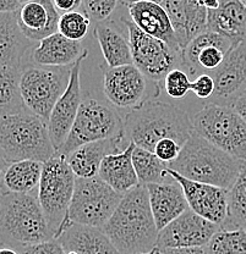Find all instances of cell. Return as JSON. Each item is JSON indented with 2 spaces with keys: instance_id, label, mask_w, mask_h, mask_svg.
<instances>
[{
  "instance_id": "obj_1",
  "label": "cell",
  "mask_w": 246,
  "mask_h": 254,
  "mask_svg": "<svg viewBox=\"0 0 246 254\" xmlns=\"http://www.w3.org/2000/svg\"><path fill=\"white\" fill-rule=\"evenodd\" d=\"M102 230L121 254L147 253L155 250L160 230L151 210L147 187L140 184L125 193Z\"/></svg>"
},
{
  "instance_id": "obj_2",
  "label": "cell",
  "mask_w": 246,
  "mask_h": 254,
  "mask_svg": "<svg viewBox=\"0 0 246 254\" xmlns=\"http://www.w3.org/2000/svg\"><path fill=\"white\" fill-rule=\"evenodd\" d=\"M124 127L129 142L152 153L164 138L175 139L182 147L194 133L192 121L185 111L160 100H146L129 111Z\"/></svg>"
},
{
  "instance_id": "obj_3",
  "label": "cell",
  "mask_w": 246,
  "mask_h": 254,
  "mask_svg": "<svg viewBox=\"0 0 246 254\" xmlns=\"http://www.w3.org/2000/svg\"><path fill=\"white\" fill-rule=\"evenodd\" d=\"M244 164L245 161L227 154L194 131L182 145L179 157L168 166L192 181L229 190Z\"/></svg>"
},
{
  "instance_id": "obj_4",
  "label": "cell",
  "mask_w": 246,
  "mask_h": 254,
  "mask_svg": "<svg viewBox=\"0 0 246 254\" xmlns=\"http://www.w3.org/2000/svg\"><path fill=\"white\" fill-rule=\"evenodd\" d=\"M0 152L9 164L20 160L46 163L57 155L48 123L27 109L0 116Z\"/></svg>"
},
{
  "instance_id": "obj_5",
  "label": "cell",
  "mask_w": 246,
  "mask_h": 254,
  "mask_svg": "<svg viewBox=\"0 0 246 254\" xmlns=\"http://www.w3.org/2000/svg\"><path fill=\"white\" fill-rule=\"evenodd\" d=\"M55 240L37 195L2 193L0 205V245L21 248Z\"/></svg>"
},
{
  "instance_id": "obj_6",
  "label": "cell",
  "mask_w": 246,
  "mask_h": 254,
  "mask_svg": "<svg viewBox=\"0 0 246 254\" xmlns=\"http://www.w3.org/2000/svg\"><path fill=\"white\" fill-rule=\"evenodd\" d=\"M76 176L62 155H55L43 165L37 197L42 210L58 238L71 225L68 213L75 190Z\"/></svg>"
},
{
  "instance_id": "obj_7",
  "label": "cell",
  "mask_w": 246,
  "mask_h": 254,
  "mask_svg": "<svg viewBox=\"0 0 246 254\" xmlns=\"http://www.w3.org/2000/svg\"><path fill=\"white\" fill-rule=\"evenodd\" d=\"M191 121L194 131L201 137L246 163V121L234 108L207 103Z\"/></svg>"
},
{
  "instance_id": "obj_8",
  "label": "cell",
  "mask_w": 246,
  "mask_h": 254,
  "mask_svg": "<svg viewBox=\"0 0 246 254\" xmlns=\"http://www.w3.org/2000/svg\"><path fill=\"white\" fill-rule=\"evenodd\" d=\"M125 136L124 120L114 108L94 99L82 100L78 118L57 155L68 157L81 145Z\"/></svg>"
},
{
  "instance_id": "obj_9",
  "label": "cell",
  "mask_w": 246,
  "mask_h": 254,
  "mask_svg": "<svg viewBox=\"0 0 246 254\" xmlns=\"http://www.w3.org/2000/svg\"><path fill=\"white\" fill-rule=\"evenodd\" d=\"M71 68L73 66L50 67L34 63L23 65L20 92L26 109L48 123L53 108L68 88Z\"/></svg>"
},
{
  "instance_id": "obj_10",
  "label": "cell",
  "mask_w": 246,
  "mask_h": 254,
  "mask_svg": "<svg viewBox=\"0 0 246 254\" xmlns=\"http://www.w3.org/2000/svg\"><path fill=\"white\" fill-rule=\"evenodd\" d=\"M123 195L99 176L78 179L68 213L71 224L103 229L120 204Z\"/></svg>"
},
{
  "instance_id": "obj_11",
  "label": "cell",
  "mask_w": 246,
  "mask_h": 254,
  "mask_svg": "<svg viewBox=\"0 0 246 254\" xmlns=\"http://www.w3.org/2000/svg\"><path fill=\"white\" fill-rule=\"evenodd\" d=\"M128 28L132 64L152 81L161 82L171 70L181 66V53L171 49L161 39L155 38L140 30L131 21L124 18Z\"/></svg>"
},
{
  "instance_id": "obj_12",
  "label": "cell",
  "mask_w": 246,
  "mask_h": 254,
  "mask_svg": "<svg viewBox=\"0 0 246 254\" xmlns=\"http://www.w3.org/2000/svg\"><path fill=\"white\" fill-rule=\"evenodd\" d=\"M148 91V78L134 64L108 67L103 73V92L115 108L135 109L146 102Z\"/></svg>"
},
{
  "instance_id": "obj_13",
  "label": "cell",
  "mask_w": 246,
  "mask_h": 254,
  "mask_svg": "<svg viewBox=\"0 0 246 254\" xmlns=\"http://www.w3.org/2000/svg\"><path fill=\"white\" fill-rule=\"evenodd\" d=\"M219 230V225L208 221L189 208L179 218L161 230L158 234L157 247L160 250L205 248Z\"/></svg>"
},
{
  "instance_id": "obj_14",
  "label": "cell",
  "mask_w": 246,
  "mask_h": 254,
  "mask_svg": "<svg viewBox=\"0 0 246 254\" xmlns=\"http://www.w3.org/2000/svg\"><path fill=\"white\" fill-rule=\"evenodd\" d=\"M208 73L214 81V93L208 103L233 107L246 93V42L233 47L223 63Z\"/></svg>"
},
{
  "instance_id": "obj_15",
  "label": "cell",
  "mask_w": 246,
  "mask_h": 254,
  "mask_svg": "<svg viewBox=\"0 0 246 254\" xmlns=\"http://www.w3.org/2000/svg\"><path fill=\"white\" fill-rule=\"evenodd\" d=\"M87 55H88V52L84 50L80 59L73 65L68 88H66L64 94L58 99L57 104L54 105L49 116V136L57 152L65 143L71 128H73L74 123L78 118L79 110H80L82 103L80 70L81 64L86 59Z\"/></svg>"
},
{
  "instance_id": "obj_16",
  "label": "cell",
  "mask_w": 246,
  "mask_h": 254,
  "mask_svg": "<svg viewBox=\"0 0 246 254\" xmlns=\"http://www.w3.org/2000/svg\"><path fill=\"white\" fill-rule=\"evenodd\" d=\"M234 46L235 44L227 37L206 30L182 49V70L190 77L201 71H206V73L211 72L223 63L227 53Z\"/></svg>"
},
{
  "instance_id": "obj_17",
  "label": "cell",
  "mask_w": 246,
  "mask_h": 254,
  "mask_svg": "<svg viewBox=\"0 0 246 254\" xmlns=\"http://www.w3.org/2000/svg\"><path fill=\"white\" fill-rule=\"evenodd\" d=\"M166 173L180 185L189 208L192 211L208 221L222 226L228 210V190L192 181L171 170L169 166Z\"/></svg>"
},
{
  "instance_id": "obj_18",
  "label": "cell",
  "mask_w": 246,
  "mask_h": 254,
  "mask_svg": "<svg viewBox=\"0 0 246 254\" xmlns=\"http://www.w3.org/2000/svg\"><path fill=\"white\" fill-rule=\"evenodd\" d=\"M162 6L170 18L181 52L195 37L207 30L208 10L197 0H164Z\"/></svg>"
},
{
  "instance_id": "obj_19",
  "label": "cell",
  "mask_w": 246,
  "mask_h": 254,
  "mask_svg": "<svg viewBox=\"0 0 246 254\" xmlns=\"http://www.w3.org/2000/svg\"><path fill=\"white\" fill-rule=\"evenodd\" d=\"M16 16L18 27L26 38L39 43L57 33L62 15L53 0H30L21 4Z\"/></svg>"
},
{
  "instance_id": "obj_20",
  "label": "cell",
  "mask_w": 246,
  "mask_h": 254,
  "mask_svg": "<svg viewBox=\"0 0 246 254\" xmlns=\"http://www.w3.org/2000/svg\"><path fill=\"white\" fill-rule=\"evenodd\" d=\"M146 187L151 210L160 231L189 209L184 190L175 180L164 184H151Z\"/></svg>"
},
{
  "instance_id": "obj_21",
  "label": "cell",
  "mask_w": 246,
  "mask_h": 254,
  "mask_svg": "<svg viewBox=\"0 0 246 254\" xmlns=\"http://www.w3.org/2000/svg\"><path fill=\"white\" fill-rule=\"evenodd\" d=\"M128 9L131 21L140 30L163 41L175 52L181 53L170 18L162 5L142 1L130 5Z\"/></svg>"
},
{
  "instance_id": "obj_22",
  "label": "cell",
  "mask_w": 246,
  "mask_h": 254,
  "mask_svg": "<svg viewBox=\"0 0 246 254\" xmlns=\"http://www.w3.org/2000/svg\"><path fill=\"white\" fill-rule=\"evenodd\" d=\"M65 254H121L102 229L71 224L55 238Z\"/></svg>"
},
{
  "instance_id": "obj_23",
  "label": "cell",
  "mask_w": 246,
  "mask_h": 254,
  "mask_svg": "<svg viewBox=\"0 0 246 254\" xmlns=\"http://www.w3.org/2000/svg\"><path fill=\"white\" fill-rule=\"evenodd\" d=\"M207 30L237 44L246 42V0H219L216 10H208Z\"/></svg>"
},
{
  "instance_id": "obj_24",
  "label": "cell",
  "mask_w": 246,
  "mask_h": 254,
  "mask_svg": "<svg viewBox=\"0 0 246 254\" xmlns=\"http://www.w3.org/2000/svg\"><path fill=\"white\" fill-rule=\"evenodd\" d=\"M125 137L104 139L81 145L66 157L69 166L78 179H92L98 176L102 161L107 155L121 152Z\"/></svg>"
},
{
  "instance_id": "obj_25",
  "label": "cell",
  "mask_w": 246,
  "mask_h": 254,
  "mask_svg": "<svg viewBox=\"0 0 246 254\" xmlns=\"http://www.w3.org/2000/svg\"><path fill=\"white\" fill-rule=\"evenodd\" d=\"M135 143L129 142L125 149L107 155L102 161L98 176L120 194L139 186L140 181L132 164Z\"/></svg>"
},
{
  "instance_id": "obj_26",
  "label": "cell",
  "mask_w": 246,
  "mask_h": 254,
  "mask_svg": "<svg viewBox=\"0 0 246 254\" xmlns=\"http://www.w3.org/2000/svg\"><path fill=\"white\" fill-rule=\"evenodd\" d=\"M80 42L70 41L59 32L41 41L33 48L32 62L41 66L64 67L73 66L83 54Z\"/></svg>"
},
{
  "instance_id": "obj_27",
  "label": "cell",
  "mask_w": 246,
  "mask_h": 254,
  "mask_svg": "<svg viewBox=\"0 0 246 254\" xmlns=\"http://www.w3.org/2000/svg\"><path fill=\"white\" fill-rule=\"evenodd\" d=\"M33 43L18 27L16 11L0 14V66L22 67L23 58L34 48Z\"/></svg>"
},
{
  "instance_id": "obj_28",
  "label": "cell",
  "mask_w": 246,
  "mask_h": 254,
  "mask_svg": "<svg viewBox=\"0 0 246 254\" xmlns=\"http://www.w3.org/2000/svg\"><path fill=\"white\" fill-rule=\"evenodd\" d=\"M44 163L37 160H20L10 163L0 181L2 193H33L38 190Z\"/></svg>"
},
{
  "instance_id": "obj_29",
  "label": "cell",
  "mask_w": 246,
  "mask_h": 254,
  "mask_svg": "<svg viewBox=\"0 0 246 254\" xmlns=\"http://www.w3.org/2000/svg\"><path fill=\"white\" fill-rule=\"evenodd\" d=\"M94 36L98 42L103 58L108 67H119L124 65H131L132 55L129 38L126 39L120 31L113 27L110 23H96Z\"/></svg>"
},
{
  "instance_id": "obj_30",
  "label": "cell",
  "mask_w": 246,
  "mask_h": 254,
  "mask_svg": "<svg viewBox=\"0 0 246 254\" xmlns=\"http://www.w3.org/2000/svg\"><path fill=\"white\" fill-rule=\"evenodd\" d=\"M132 164L141 185L164 184L174 181L173 177L166 173L168 164L161 160L155 153L135 145L132 152Z\"/></svg>"
},
{
  "instance_id": "obj_31",
  "label": "cell",
  "mask_w": 246,
  "mask_h": 254,
  "mask_svg": "<svg viewBox=\"0 0 246 254\" xmlns=\"http://www.w3.org/2000/svg\"><path fill=\"white\" fill-rule=\"evenodd\" d=\"M221 230L246 231V163L243 165L237 181L228 190V210Z\"/></svg>"
},
{
  "instance_id": "obj_32",
  "label": "cell",
  "mask_w": 246,
  "mask_h": 254,
  "mask_svg": "<svg viewBox=\"0 0 246 254\" xmlns=\"http://www.w3.org/2000/svg\"><path fill=\"white\" fill-rule=\"evenodd\" d=\"M21 68L0 66V116L26 109L20 92Z\"/></svg>"
},
{
  "instance_id": "obj_33",
  "label": "cell",
  "mask_w": 246,
  "mask_h": 254,
  "mask_svg": "<svg viewBox=\"0 0 246 254\" xmlns=\"http://www.w3.org/2000/svg\"><path fill=\"white\" fill-rule=\"evenodd\" d=\"M203 250L206 254H246V231L219 230Z\"/></svg>"
},
{
  "instance_id": "obj_34",
  "label": "cell",
  "mask_w": 246,
  "mask_h": 254,
  "mask_svg": "<svg viewBox=\"0 0 246 254\" xmlns=\"http://www.w3.org/2000/svg\"><path fill=\"white\" fill-rule=\"evenodd\" d=\"M92 21L84 12L71 11L60 16L58 32L70 41L81 42L86 37Z\"/></svg>"
},
{
  "instance_id": "obj_35",
  "label": "cell",
  "mask_w": 246,
  "mask_h": 254,
  "mask_svg": "<svg viewBox=\"0 0 246 254\" xmlns=\"http://www.w3.org/2000/svg\"><path fill=\"white\" fill-rule=\"evenodd\" d=\"M165 93L173 99H182L191 92L190 76L180 67L171 70L163 79Z\"/></svg>"
},
{
  "instance_id": "obj_36",
  "label": "cell",
  "mask_w": 246,
  "mask_h": 254,
  "mask_svg": "<svg viewBox=\"0 0 246 254\" xmlns=\"http://www.w3.org/2000/svg\"><path fill=\"white\" fill-rule=\"evenodd\" d=\"M118 1L119 0H83L82 6L89 20L99 23L112 16Z\"/></svg>"
},
{
  "instance_id": "obj_37",
  "label": "cell",
  "mask_w": 246,
  "mask_h": 254,
  "mask_svg": "<svg viewBox=\"0 0 246 254\" xmlns=\"http://www.w3.org/2000/svg\"><path fill=\"white\" fill-rule=\"evenodd\" d=\"M181 148V145L175 139L164 138L157 143L153 153L164 163L170 164L171 161H174L179 157Z\"/></svg>"
},
{
  "instance_id": "obj_38",
  "label": "cell",
  "mask_w": 246,
  "mask_h": 254,
  "mask_svg": "<svg viewBox=\"0 0 246 254\" xmlns=\"http://www.w3.org/2000/svg\"><path fill=\"white\" fill-rule=\"evenodd\" d=\"M191 92L200 99L210 100L214 93V81L210 73H200L191 81Z\"/></svg>"
},
{
  "instance_id": "obj_39",
  "label": "cell",
  "mask_w": 246,
  "mask_h": 254,
  "mask_svg": "<svg viewBox=\"0 0 246 254\" xmlns=\"http://www.w3.org/2000/svg\"><path fill=\"white\" fill-rule=\"evenodd\" d=\"M18 252L20 254H65L64 248L58 242V240L23 246V247L18 248Z\"/></svg>"
},
{
  "instance_id": "obj_40",
  "label": "cell",
  "mask_w": 246,
  "mask_h": 254,
  "mask_svg": "<svg viewBox=\"0 0 246 254\" xmlns=\"http://www.w3.org/2000/svg\"><path fill=\"white\" fill-rule=\"evenodd\" d=\"M55 7L60 15L66 14V12L78 11L83 5V0H53Z\"/></svg>"
},
{
  "instance_id": "obj_41",
  "label": "cell",
  "mask_w": 246,
  "mask_h": 254,
  "mask_svg": "<svg viewBox=\"0 0 246 254\" xmlns=\"http://www.w3.org/2000/svg\"><path fill=\"white\" fill-rule=\"evenodd\" d=\"M162 254H206L203 248H164Z\"/></svg>"
},
{
  "instance_id": "obj_42",
  "label": "cell",
  "mask_w": 246,
  "mask_h": 254,
  "mask_svg": "<svg viewBox=\"0 0 246 254\" xmlns=\"http://www.w3.org/2000/svg\"><path fill=\"white\" fill-rule=\"evenodd\" d=\"M20 0H0V14L1 12H15L20 9Z\"/></svg>"
},
{
  "instance_id": "obj_43",
  "label": "cell",
  "mask_w": 246,
  "mask_h": 254,
  "mask_svg": "<svg viewBox=\"0 0 246 254\" xmlns=\"http://www.w3.org/2000/svg\"><path fill=\"white\" fill-rule=\"evenodd\" d=\"M232 108H234V110L246 121V93L240 97Z\"/></svg>"
},
{
  "instance_id": "obj_44",
  "label": "cell",
  "mask_w": 246,
  "mask_h": 254,
  "mask_svg": "<svg viewBox=\"0 0 246 254\" xmlns=\"http://www.w3.org/2000/svg\"><path fill=\"white\" fill-rule=\"evenodd\" d=\"M207 10H216L219 6V0H197Z\"/></svg>"
},
{
  "instance_id": "obj_45",
  "label": "cell",
  "mask_w": 246,
  "mask_h": 254,
  "mask_svg": "<svg viewBox=\"0 0 246 254\" xmlns=\"http://www.w3.org/2000/svg\"><path fill=\"white\" fill-rule=\"evenodd\" d=\"M121 4L126 5V6H130L132 4H136V2H142V1H150V2H156V4H163L164 0H119Z\"/></svg>"
},
{
  "instance_id": "obj_46",
  "label": "cell",
  "mask_w": 246,
  "mask_h": 254,
  "mask_svg": "<svg viewBox=\"0 0 246 254\" xmlns=\"http://www.w3.org/2000/svg\"><path fill=\"white\" fill-rule=\"evenodd\" d=\"M7 165H9V163H7L6 159L4 158V155L1 154V152H0V181H1V176L2 174H4L5 169L7 168Z\"/></svg>"
},
{
  "instance_id": "obj_47",
  "label": "cell",
  "mask_w": 246,
  "mask_h": 254,
  "mask_svg": "<svg viewBox=\"0 0 246 254\" xmlns=\"http://www.w3.org/2000/svg\"><path fill=\"white\" fill-rule=\"evenodd\" d=\"M0 254H20V252L11 247H1L0 248Z\"/></svg>"
},
{
  "instance_id": "obj_48",
  "label": "cell",
  "mask_w": 246,
  "mask_h": 254,
  "mask_svg": "<svg viewBox=\"0 0 246 254\" xmlns=\"http://www.w3.org/2000/svg\"><path fill=\"white\" fill-rule=\"evenodd\" d=\"M140 254H162V251L160 250L158 247H156L155 250H152L151 252H147V253H140Z\"/></svg>"
},
{
  "instance_id": "obj_49",
  "label": "cell",
  "mask_w": 246,
  "mask_h": 254,
  "mask_svg": "<svg viewBox=\"0 0 246 254\" xmlns=\"http://www.w3.org/2000/svg\"><path fill=\"white\" fill-rule=\"evenodd\" d=\"M1 197H2V192L1 190H0V205H1Z\"/></svg>"
},
{
  "instance_id": "obj_50",
  "label": "cell",
  "mask_w": 246,
  "mask_h": 254,
  "mask_svg": "<svg viewBox=\"0 0 246 254\" xmlns=\"http://www.w3.org/2000/svg\"><path fill=\"white\" fill-rule=\"evenodd\" d=\"M27 1H30V0H20L21 4H23V2H27Z\"/></svg>"
}]
</instances>
